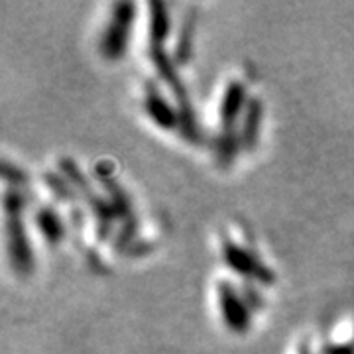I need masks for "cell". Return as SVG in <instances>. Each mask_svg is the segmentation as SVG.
Wrapping results in <instances>:
<instances>
[{"label": "cell", "mask_w": 354, "mask_h": 354, "mask_svg": "<svg viewBox=\"0 0 354 354\" xmlns=\"http://www.w3.org/2000/svg\"><path fill=\"white\" fill-rule=\"evenodd\" d=\"M120 8V12L116 14V24H113L109 28V32H106V36L102 39V50L106 55H118L120 53V46H122V41H124V36H127V30L128 28V20H130V6L127 4H122V6H118Z\"/></svg>", "instance_id": "6da1fadb"}]
</instances>
